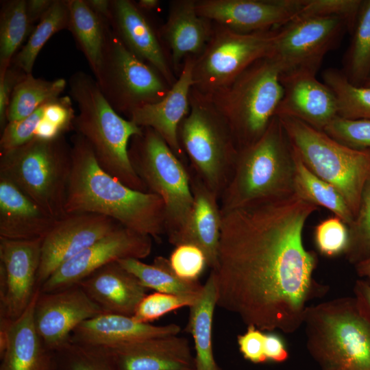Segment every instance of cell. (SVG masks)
Segmentation results:
<instances>
[{
  "mask_svg": "<svg viewBox=\"0 0 370 370\" xmlns=\"http://www.w3.org/2000/svg\"><path fill=\"white\" fill-rule=\"evenodd\" d=\"M317 209L293 193L221 210L211 269L217 306L262 331L293 334L303 326L309 301L328 291L313 277L317 257L303 240Z\"/></svg>",
  "mask_w": 370,
  "mask_h": 370,
  "instance_id": "1",
  "label": "cell"
},
{
  "mask_svg": "<svg viewBox=\"0 0 370 370\" xmlns=\"http://www.w3.org/2000/svg\"><path fill=\"white\" fill-rule=\"evenodd\" d=\"M72 170L66 203V214L94 213L157 241L166 233V210L156 194L136 190L99 165L86 140L71 136Z\"/></svg>",
  "mask_w": 370,
  "mask_h": 370,
  "instance_id": "2",
  "label": "cell"
},
{
  "mask_svg": "<svg viewBox=\"0 0 370 370\" xmlns=\"http://www.w3.org/2000/svg\"><path fill=\"white\" fill-rule=\"evenodd\" d=\"M70 95L77 105L73 130L91 147L99 165L130 188L147 192L130 158L132 137L143 128L116 112L101 92L95 79L83 71L69 79Z\"/></svg>",
  "mask_w": 370,
  "mask_h": 370,
  "instance_id": "3",
  "label": "cell"
},
{
  "mask_svg": "<svg viewBox=\"0 0 370 370\" xmlns=\"http://www.w3.org/2000/svg\"><path fill=\"white\" fill-rule=\"evenodd\" d=\"M303 326L321 370H370V316L355 295L308 306Z\"/></svg>",
  "mask_w": 370,
  "mask_h": 370,
  "instance_id": "4",
  "label": "cell"
},
{
  "mask_svg": "<svg viewBox=\"0 0 370 370\" xmlns=\"http://www.w3.org/2000/svg\"><path fill=\"white\" fill-rule=\"evenodd\" d=\"M293 150L277 116L254 143L238 151L221 199V210L294 193Z\"/></svg>",
  "mask_w": 370,
  "mask_h": 370,
  "instance_id": "5",
  "label": "cell"
},
{
  "mask_svg": "<svg viewBox=\"0 0 370 370\" xmlns=\"http://www.w3.org/2000/svg\"><path fill=\"white\" fill-rule=\"evenodd\" d=\"M72 170V148L64 135L46 140L34 138L0 153V176L15 184L56 220L65 210Z\"/></svg>",
  "mask_w": 370,
  "mask_h": 370,
  "instance_id": "6",
  "label": "cell"
},
{
  "mask_svg": "<svg viewBox=\"0 0 370 370\" xmlns=\"http://www.w3.org/2000/svg\"><path fill=\"white\" fill-rule=\"evenodd\" d=\"M280 73L275 61L266 57L208 96L228 123L238 149L256 141L275 116L284 92Z\"/></svg>",
  "mask_w": 370,
  "mask_h": 370,
  "instance_id": "7",
  "label": "cell"
},
{
  "mask_svg": "<svg viewBox=\"0 0 370 370\" xmlns=\"http://www.w3.org/2000/svg\"><path fill=\"white\" fill-rule=\"evenodd\" d=\"M277 116L306 166L340 192L355 218L370 180V150L347 147L297 119Z\"/></svg>",
  "mask_w": 370,
  "mask_h": 370,
  "instance_id": "8",
  "label": "cell"
},
{
  "mask_svg": "<svg viewBox=\"0 0 370 370\" xmlns=\"http://www.w3.org/2000/svg\"><path fill=\"white\" fill-rule=\"evenodd\" d=\"M178 138L197 175L220 198L238 149L225 118L210 97L193 87L190 110L180 125Z\"/></svg>",
  "mask_w": 370,
  "mask_h": 370,
  "instance_id": "9",
  "label": "cell"
},
{
  "mask_svg": "<svg viewBox=\"0 0 370 370\" xmlns=\"http://www.w3.org/2000/svg\"><path fill=\"white\" fill-rule=\"evenodd\" d=\"M143 128V133L130 140L129 158L147 192L163 200L166 234L170 239L184 227L193 208L190 175L156 131Z\"/></svg>",
  "mask_w": 370,
  "mask_h": 370,
  "instance_id": "10",
  "label": "cell"
},
{
  "mask_svg": "<svg viewBox=\"0 0 370 370\" xmlns=\"http://www.w3.org/2000/svg\"><path fill=\"white\" fill-rule=\"evenodd\" d=\"M95 77L113 109L127 119L136 109L161 100L171 87L156 69L125 47L110 24L103 60Z\"/></svg>",
  "mask_w": 370,
  "mask_h": 370,
  "instance_id": "11",
  "label": "cell"
},
{
  "mask_svg": "<svg viewBox=\"0 0 370 370\" xmlns=\"http://www.w3.org/2000/svg\"><path fill=\"white\" fill-rule=\"evenodd\" d=\"M277 29L243 34L213 22V32L195 59L193 88L210 96L227 87L257 60L271 55Z\"/></svg>",
  "mask_w": 370,
  "mask_h": 370,
  "instance_id": "12",
  "label": "cell"
},
{
  "mask_svg": "<svg viewBox=\"0 0 370 370\" xmlns=\"http://www.w3.org/2000/svg\"><path fill=\"white\" fill-rule=\"evenodd\" d=\"M348 30L337 16H297L277 29L271 57L281 73L306 69L317 73L324 56Z\"/></svg>",
  "mask_w": 370,
  "mask_h": 370,
  "instance_id": "13",
  "label": "cell"
},
{
  "mask_svg": "<svg viewBox=\"0 0 370 370\" xmlns=\"http://www.w3.org/2000/svg\"><path fill=\"white\" fill-rule=\"evenodd\" d=\"M152 239L121 225L60 265L40 286V291L53 292L78 284L97 270L121 259L145 258L151 252Z\"/></svg>",
  "mask_w": 370,
  "mask_h": 370,
  "instance_id": "14",
  "label": "cell"
},
{
  "mask_svg": "<svg viewBox=\"0 0 370 370\" xmlns=\"http://www.w3.org/2000/svg\"><path fill=\"white\" fill-rule=\"evenodd\" d=\"M42 238H0V318L14 321L30 304L38 287Z\"/></svg>",
  "mask_w": 370,
  "mask_h": 370,
  "instance_id": "15",
  "label": "cell"
},
{
  "mask_svg": "<svg viewBox=\"0 0 370 370\" xmlns=\"http://www.w3.org/2000/svg\"><path fill=\"white\" fill-rule=\"evenodd\" d=\"M94 213L68 214L42 239L37 284L40 286L63 263L121 226Z\"/></svg>",
  "mask_w": 370,
  "mask_h": 370,
  "instance_id": "16",
  "label": "cell"
},
{
  "mask_svg": "<svg viewBox=\"0 0 370 370\" xmlns=\"http://www.w3.org/2000/svg\"><path fill=\"white\" fill-rule=\"evenodd\" d=\"M103 312L76 284L53 292L40 291L34 308V319L41 339L55 352L70 341L79 325Z\"/></svg>",
  "mask_w": 370,
  "mask_h": 370,
  "instance_id": "17",
  "label": "cell"
},
{
  "mask_svg": "<svg viewBox=\"0 0 370 370\" xmlns=\"http://www.w3.org/2000/svg\"><path fill=\"white\" fill-rule=\"evenodd\" d=\"M304 0H196L198 14L238 33L274 29L296 17Z\"/></svg>",
  "mask_w": 370,
  "mask_h": 370,
  "instance_id": "18",
  "label": "cell"
},
{
  "mask_svg": "<svg viewBox=\"0 0 370 370\" xmlns=\"http://www.w3.org/2000/svg\"><path fill=\"white\" fill-rule=\"evenodd\" d=\"M280 79L284 92L275 116L295 118L321 131L338 116L336 98L316 73L297 69L280 73Z\"/></svg>",
  "mask_w": 370,
  "mask_h": 370,
  "instance_id": "19",
  "label": "cell"
},
{
  "mask_svg": "<svg viewBox=\"0 0 370 370\" xmlns=\"http://www.w3.org/2000/svg\"><path fill=\"white\" fill-rule=\"evenodd\" d=\"M40 293L38 286L30 304L16 319L0 318V370H56L55 352L45 345L34 324Z\"/></svg>",
  "mask_w": 370,
  "mask_h": 370,
  "instance_id": "20",
  "label": "cell"
},
{
  "mask_svg": "<svg viewBox=\"0 0 370 370\" xmlns=\"http://www.w3.org/2000/svg\"><path fill=\"white\" fill-rule=\"evenodd\" d=\"M99 348L117 370L195 369V356L188 341L177 335L149 338Z\"/></svg>",
  "mask_w": 370,
  "mask_h": 370,
  "instance_id": "21",
  "label": "cell"
},
{
  "mask_svg": "<svg viewBox=\"0 0 370 370\" xmlns=\"http://www.w3.org/2000/svg\"><path fill=\"white\" fill-rule=\"evenodd\" d=\"M195 59L185 60L177 80L161 100L136 109L128 119L140 127L156 131L179 158L184 156V151L179 141L178 129L190 110Z\"/></svg>",
  "mask_w": 370,
  "mask_h": 370,
  "instance_id": "22",
  "label": "cell"
},
{
  "mask_svg": "<svg viewBox=\"0 0 370 370\" xmlns=\"http://www.w3.org/2000/svg\"><path fill=\"white\" fill-rule=\"evenodd\" d=\"M111 27L136 56L156 69L171 86L177 80L160 40L136 3L111 1Z\"/></svg>",
  "mask_w": 370,
  "mask_h": 370,
  "instance_id": "23",
  "label": "cell"
},
{
  "mask_svg": "<svg viewBox=\"0 0 370 370\" xmlns=\"http://www.w3.org/2000/svg\"><path fill=\"white\" fill-rule=\"evenodd\" d=\"M212 32L213 22L198 14L196 0L171 1L158 37L168 46L171 64L178 75L187 58H197L204 52Z\"/></svg>",
  "mask_w": 370,
  "mask_h": 370,
  "instance_id": "24",
  "label": "cell"
},
{
  "mask_svg": "<svg viewBox=\"0 0 370 370\" xmlns=\"http://www.w3.org/2000/svg\"><path fill=\"white\" fill-rule=\"evenodd\" d=\"M193 208L184 227L169 241L175 247L192 244L205 254L207 264L212 269L217 262L221 236V212L219 196L197 175L190 177Z\"/></svg>",
  "mask_w": 370,
  "mask_h": 370,
  "instance_id": "25",
  "label": "cell"
},
{
  "mask_svg": "<svg viewBox=\"0 0 370 370\" xmlns=\"http://www.w3.org/2000/svg\"><path fill=\"white\" fill-rule=\"evenodd\" d=\"M179 325H155L132 317L103 312L82 322L70 341L92 347H109L149 338L177 335Z\"/></svg>",
  "mask_w": 370,
  "mask_h": 370,
  "instance_id": "26",
  "label": "cell"
},
{
  "mask_svg": "<svg viewBox=\"0 0 370 370\" xmlns=\"http://www.w3.org/2000/svg\"><path fill=\"white\" fill-rule=\"evenodd\" d=\"M78 284L104 312L130 317L147 290L118 262L101 267Z\"/></svg>",
  "mask_w": 370,
  "mask_h": 370,
  "instance_id": "27",
  "label": "cell"
},
{
  "mask_svg": "<svg viewBox=\"0 0 370 370\" xmlns=\"http://www.w3.org/2000/svg\"><path fill=\"white\" fill-rule=\"evenodd\" d=\"M58 221L11 181L0 176V238L43 239Z\"/></svg>",
  "mask_w": 370,
  "mask_h": 370,
  "instance_id": "28",
  "label": "cell"
},
{
  "mask_svg": "<svg viewBox=\"0 0 370 370\" xmlns=\"http://www.w3.org/2000/svg\"><path fill=\"white\" fill-rule=\"evenodd\" d=\"M216 307V286L210 272L200 297L190 308L186 327L194 341L195 370H222L214 358L212 345V324Z\"/></svg>",
  "mask_w": 370,
  "mask_h": 370,
  "instance_id": "29",
  "label": "cell"
},
{
  "mask_svg": "<svg viewBox=\"0 0 370 370\" xmlns=\"http://www.w3.org/2000/svg\"><path fill=\"white\" fill-rule=\"evenodd\" d=\"M69 29L95 75L101 64L109 21L95 14L85 0H66Z\"/></svg>",
  "mask_w": 370,
  "mask_h": 370,
  "instance_id": "30",
  "label": "cell"
},
{
  "mask_svg": "<svg viewBox=\"0 0 370 370\" xmlns=\"http://www.w3.org/2000/svg\"><path fill=\"white\" fill-rule=\"evenodd\" d=\"M292 147V146H291ZM293 150L294 164V193L317 206H322L339 217L348 227L354 217L340 192L333 186L314 175Z\"/></svg>",
  "mask_w": 370,
  "mask_h": 370,
  "instance_id": "31",
  "label": "cell"
},
{
  "mask_svg": "<svg viewBox=\"0 0 370 370\" xmlns=\"http://www.w3.org/2000/svg\"><path fill=\"white\" fill-rule=\"evenodd\" d=\"M117 262L147 289L191 297H200L202 293L204 285L198 281H186L180 278L171 269L169 259L164 257H156L152 264L135 258L121 259Z\"/></svg>",
  "mask_w": 370,
  "mask_h": 370,
  "instance_id": "32",
  "label": "cell"
},
{
  "mask_svg": "<svg viewBox=\"0 0 370 370\" xmlns=\"http://www.w3.org/2000/svg\"><path fill=\"white\" fill-rule=\"evenodd\" d=\"M67 82L64 78L48 81L27 74L15 86L7 110V123L22 120L45 103L60 97Z\"/></svg>",
  "mask_w": 370,
  "mask_h": 370,
  "instance_id": "33",
  "label": "cell"
},
{
  "mask_svg": "<svg viewBox=\"0 0 370 370\" xmlns=\"http://www.w3.org/2000/svg\"><path fill=\"white\" fill-rule=\"evenodd\" d=\"M69 14L66 0H54L49 10L34 27L12 64L27 74L32 73L36 58L45 43L58 32L68 29Z\"/></svg>",
  "mask_w": 370,
  "mask_h": 370,
  "instance_id": "34",
  "label": "cell"
},
{
  "mask_svg": "<svg viewBox=\"0 0 370 370\" xmlns=\"http://www.w3.org/2000/svg\"><path fill=\"white\" fill-rule=\"evenodd\" d=\"M26 0L3 1L0 12V73L11 65L15 55L33 29L28 21Z\"/></svg>",
  "mask_w": 370,
  "mask_h": 370,
  "instance_id": "35",
  "label": "cell"
},
{
  "mask_svg": "<svg viewBox=\"0 0 370 370\" xmlns=\"http://www.w3.org/2000/svg\"><path fill=\"white\" fill-rule=\"evenodd\" d=\"M343 72L353 84L363 86L370 77V0H362Z\"/></svg>",
  "mask_w": 370,
  "mask_h": 370,
  "instance_id": "36",
  "label": "cell"
},
{
  "mask_svg": "<svg viewBox=\"0 0 370 370\" xmlns=\"http://www.w3.org/2000/svg\"><path fill=\"white\" fill-rule=\"evenodd\" d=\"M322 77L334 94L338 116L349 119H370V88L352 84L342 70L325 69Z\"/></svg>",
  "mask_w": 370,
  "mask_h": 370,
  "instance_id": "37",
  "label": "cell"
},
{
  "mask_svg": "<svg viewBox=\"0 0 370 370\" xmlns=\"http://www.w3.org/2000/svg\"><path fill=\"white\" fill-rule=\"evenodd\" d=\"M56 370H117L99 347L70 341L55 352Z\"/></svg>",
  "mask_w": 370,
  "mask_h": 370,
  "instance_id": "38",
  "label": "cell"
},
{
  "mask_svg": "<svg viewBox=\"0 0 370 370\" xmlns=\"http://www.w3.org/2000/svg\"><path fill=\"white\" fill-rule=\"evenodd\" d=\"M349 229L348 260L355 264L370 257V180L366 184L358 213Z\"/></svg>",
  "mask_w": 370,
  "mask_h": 370,
  "instance_id": "39",
  "label": "cell"
},
{
  "mask_svg": "<svg viewBox=\"0 0 370 370\" xmlns=\"http://www.w3.org/2000/svg\"><path fill=\"white\" fill-rule=\"evenodd\" d=\"M199 297L155 292L143 297L132 317L138 322L150 323L177 309L190 308Z\"/></svg>",
  "mask_w": 370,
  "mask_h": 370,
  "instance_id": "40",
  "label": "cell"
},
{
  "mask_svg": "<svg viewBox=\"0 0 370 370\" xmlns=\"http://www.w3.org/2000/svg\"><path fill=\"white\" fill-rule=\"evenodd\" d=\"M349 238L348 226L336 216L321 221L314 229L316 247L321 254L328 257L345 253Z\"/></svg>",
  "mask_w": 370,
  "mask_h": 370,
  "instance_id": "41",
  "label": "cell"
},
{
  "mask_svg": "<svg viewBox=\"0 0 370 370\" xmlns=\"http://www.w3.org/2000/svg\"><path fill=\"white\" fill-rule=\"evenodd\" d=\"M323 131L347 147L370 150V119H349L338 116Z\"/></svg>",
  "mask_w": 370,
  "mask_h": 370,
  "instance_id": "42",
  "label": "cell"
},
{
  "mask_svg": "<svg viewBox=\"0 0 370 370\" xmlns=\"http://www.w3.org/2000/svg\"><path fill=\"white\" fill-rule=\"evenodd\" d=\"M362 0H304L297 16H337L352 33Z\"/></svg>",
  "mask_w": 370,
  "mask_h": 370,
  "instance_id": "43",
  "label": "cell"
},
{
  "mask_svg": "<svg viewBox=\"0 0 370 370\" xmlns=\"http://www.w3.org/2000/svg\"><path fill=\"white\" fill-rule=\"evenodd\" d=\"M169 264L180 278L186 281H197L207 264L204 252L192 244L175 247L169 259Z\"/></svg>",
  "mask_w": 370,
  "mask_h": 370,
  "instance_id": "44",
  "label": "cell"
},
{
  "mask_svg": "<svg viewBox=\"0 0 370 370\" xmlns=\"http://www.w3.org/2000/svg\"><path fill=\"white\" fill-rule=\"evenodd\" d=\"M45 105L22 120L7 123L1 131L0 153L14 149L34 138V132L43 115Z\"/></svg>",
  "mask_w": 370,
  "mask_h": 370,
  "instance_id": "45",
  "label": "cell"
},
{
  "mask_svg": "<svg viewBox=\"0 0 370 370\" xmlns=\"http://www.w3.org/2000/svg\"><path fill=\"white\" fill-rule=\"evenodd\" d=\"M266 333L250 325L246 331L237 336L239 351L244 358L254 364L267 362L265 357Z\"/></svg>",
  "mask_w": 370,
  "mask_h": 370,
  "instance_id": "46",
  "label": "cell"
},
{
  "mask_svg": "<svg viewBox=\"0 0 370 370\" xmlns=\"http://www.w3.org/2000/svg\"><path fill=\"white\" fill-rule=\"evenodd\" d=\"M27 75L11 64L3 73H0V127L2 131L7 124L6 114L12 92L16 84Z\"/></svg>",
  "mask_w": 370,
  "mask_h": 370,
  "instance_id": "47",
  "label": "cell"
},
{
  "mask_svg": "<svg viewBox=\"0 0 370 370\" xmlns=\"http://www.w3.org/2000/svg\"><path fill=\"white\" fill-rule=\"evenodd\" d=\"M265 357L267 362H283L289 357L283 339L275 333H266Z\"/></svg>",
  "mask_w": 370,
  "mask_h": 370,
  "instance_id": "48",
  "label": "cell"
},
{
  "mask_svg": "<svg viewBox=\"0 0 370 370\" xmlns=\"http://www.w3.org/2000/svg\"><path fill=\"white\" fill-rule=\"evenodd\" d=\"M54 0H27L26 11L28 21L32 26L46 14Z\"/></svg>",
  "mask_w": 370,
  "mask_h": 370,
  "instance_id": "49",
  "label": "cell"
},
{
  "mask_svg": "<svg viewBox=\"0 0 370 370\" xmlns=\"http://www.w3.org/2000/svg\"><path fill=\"white\" fill-rule=\"evenodd\" d=\"M354 295L362 302L370 316V284L364 280H356L354 287Z\"/></svg>",
  "mask_w": 370,
  "mask_h": 370,
  "instance_id": "50",
  "label": "cell"
},
{
  "mask_svg": "<svg viewBox=\"0 0 370 370\" xmlns=\"http://www.w3.org/2000/svg\"><path fill=\"white\" fill-rule=\"evenodd\" d=\"M89 8L97 15L110 21L111 18V1L85 0Z\"/></svg>",
  "mask_w": 370,
  "mask_h": 370,
  "instance_id": "51",
  "label": "cell"
},
{
  "mask_svg": "<svg viewBox=\"0 0 370 370\" xmlns=\"http://www.w3.org/2000/svg\"><path fill=\"white\" fill-rule=\"evenodd\" d=\"M357 275L370 284V257L355 264Z\"/></svg>",
  "mask_w": 370,
  "mask_h": 370,
  "instance_id": "52",
  "label": "cell"
},
{
  "mask_svg": "<svg viewBox=\"0 0 370 370\" xmlns=\"http://www.w3.org/2000/svg\"><path fill=\"white\" fill-rule=\"evenodd\" d=\"M138 8L142 10L151 11L156 9L160 5L158 0H139L136 3Z\"/></svg>",
  "mask_w": 370,
  "mask_h": 370,
  "instance_id": "53",
  "label": "cell"
},
{
  "mask_svg": "<svg viewBox=\"0 0 370 370\" xmlns=\"http://www.w3.org/2000/svg\"><path fill=\"white\" fill-rule=\"evenodd\" d=\"M363 86L370 88V77L367 79V81L364 84Z\"/></svg>",
  "mask_w": 370,
  "mask_h": 370,
  "instance_id": "54",
  "label": "cell"
},
{
  "mask_svg": "<svg viewBox=\"0 0 370 370\" xmlns=\"http://www.w3.org/2000/svg\"><path fill=\"white\" fill-rule=\"evenodd\" d=\"M187 370H195V369H187Z\"/></svg>",
  "mask_w": 370,
  "mask_h": 370,
  "instance_id": "55",
  "label": "cell"
}]
</instances>
